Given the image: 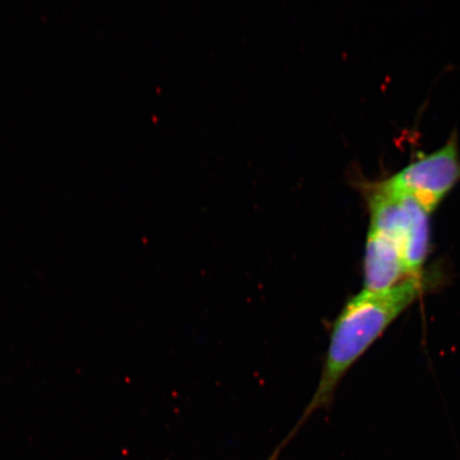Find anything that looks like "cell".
<instances>
[{
  "label": "cell",
  "mask_w": 460,
  "mask_h": 460,
  "mask_svg": "<svg viewBox=\"0 0 460 460\" xmlns=\"http://www.w3.org/2000/svg\"><path fill=\"white\" fill-rule=\"evenodd\" d=\"M459 181L458 141L454 134L438 151L412 161L378 183L390 192L412 198L431 215Z\"/></svg>",
  "instance_id": "3"
},
{
  "label": "cell",
  "mask_w": 460,
  "mask_h": 460,
  "mask_svg": "<svg viewBox=\"0 0 460 460\" xmlns=\"http://www.w3.org/2000/svg\"><path fill=\"white\" fill-rule=\"evenodd\" d=\"M424 274L408 278L384 291H361L350 297L333 322L318 387L295 429L274 456L296 436L313 413L332 404L339 384L388 327L427 290Z\"/></svg>",
  "instance_id": "1"
},
{
  "label": "cell",
  "mask_w": 460,
  "mask_h": 460,
  "mask_svg": "<svg viewBox=\"0 0 460 460\" xmlns=\"http://www.w3.org/2000/svg\"><path fill=\"white\" fill-rule=\"evenodd\" d=\"M370 214L364 258L367 291L390 289L423 275L430 250V214L415 199L382 188H366Z\"/></svg>",
  "instance_id": "2"
}]
</instances>
